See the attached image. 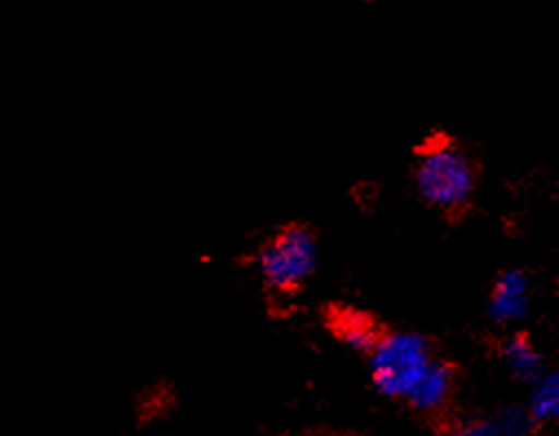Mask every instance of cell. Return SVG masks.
<instances>
[{
	"label": "cell",
	"instance_id": "cell-1",
	"mask_svg": "<svg viewBox=\"0 0 559 436\" xmlns=\"http://www.w3.org/2000/svg\"><path fill=\"white\" fill-rule=\"evenodd\" d=\"M414 189L429 209L460 213L472 204L478 191V166L455 142H431L414 164Z\"/></svg>",
	"mask_w": 559,
	"mask_h": 436
},
{
	"label": "cell",
	"instance_id": "cell-2",
	"mask_svg": "<svg viewBox=\"0 0 559 436\" xmlns=\"http://www.w3.org/2000/svg\"><path fill=\"white\" fill-rule=\"evenodd\" d=\"M433 357L431 341L420 332H381L374 347L367 353L371 386L388 399L405 401Z\"/></svg>",
	"mask_w": 559,
	"mask_h": 436
},
{
	"label": "cell",
	"instance_id": "cell-3",
	"mask_svg": "<svg viewBox=\"0 0 559 436\" xmlns=\"http://www.w3.org/2000/svg\"><path fill=\"white\" fill-rule=\"evenodd\" d=\"M263 284L282 295L297 293L319 269V239L310 226L288 224L276 231L257 252Z\"/></svg>",
	"mask_w": 559,
	"mask_h": 436
},
{
	"label": "cell",
	"instance_id": "cell-4",
	"mask_svg": "<svg viewBox=\"0 0 559 436\" xmlns=\"http://www.w3.org/2000/svg\"><path fill=\"white\" fill-rule=\"evenodd\" d=\"M533 284L526 271L507 269L502 271L489 293L487 313L498 326H515L528 319L533 310Z\"/></svg>",
	"mask_w": 559,
	"mask_h": 436
},
{
	"label": "cell",
	"instance_id": "cell-5",
	"mask_svg": "<svg viewBox=\"0 0 559 436\" xmlns=\"http://www.w3.org/2000/svg\"><path fill=\"white\" fill-rule=\"evenodd\" d=\"M455 379V368L449 362L433 357L414 390L407 394L405 403L416 412H440L453 397Z\"/></svg>",
	"mask_w": 559,
	"mask_h": 436
},
{
	"label": "cell",
	"instance_id": "cell-6",
	"mask_svg": "<svg viewBox=\"0 0 559 436\" xmlns=\"http://www.w3.org/2000/svg\"><path fill=\"white\" fill-rule=\"evenodd\" d=\"M500 360L504 362L507 370L520 381V384H535L546 370V360L539 353V347L535 345V341L524 334V332H515L511 337H507L500 345Z\"/></svg>",
	"mask_w": 559,
	"mask_h": 436
},
{
	"label": "cell",
	"instance_id": "cell-7",
	"mask_svg": "<svg viewBox=\"0 0 559 436\" xmlns=\"http://www.w3.org/2000/svg\"><path fill=\"white\" fill-rule=\"evenodd\" d=\"M332 328L334 334L349 347V351L360 355H367L383 332L369 315L349 308L336 310V315L332 317Z\"/></svg>",
	"mask_w": 559,
	"mask_h": 436
},
{
	"label": "cell",
	"instance_id": "cell-8",
	"mask_svg": "<svg viewBox=\"0 0 559 436\" xmlns=\"http://www.w3.org/2000/svg\"><path fill=\"white\" fill-rule=\"evenodd\" d=\"M528 401L524 405L526 414L535 425H546L559 416V375L557 370H546L535 384L528 386Z\"/></svg>",
	"mask_w": 559,
	"mask_h": 436
},
{
	"label": "cell",
	"instance_id": "cell-9",
	"mask_svg": "<svg viewBox=\"0 0 559 436\" xmlns=\"http://www.w3.org/2000/svg\"><path fill=\"white\" fill-rule=\"evenodd\" d=\"M483 436H535V423L520 405H507L487 419H480Z\"/></svg>",
	"mask_w": 559,
	"mask_h": 436
},
{
	"label": "cell",
	"instance_id": "cell-10",
	"mask_svg": "<svg viewBox=\"0 0 559 436\" xmlns=\"http://www.w3.org/2000/svg\"><path fill=\"white\" fill-rule=\"evenodd\" d=\"M442 436H483L480 419L478 421H469V423H460V425L447 429Z\"/></svg>",
	"mask_w": 559,
	"mask_h": 436
},
{
	"label": "cell",
	"instance_id": "cell-11",
	"mask_svg": "<svg viewBox=\"0 0 559 436\" xmlns=\"http://www.w3.org/2000/svg\"><path fill=\"white\" fill-rule=\"evenodd\" d=\"M304 436H323V434H304Z\"/></svg>",
	"mask_w": 559,
	"mask_h": 436
}]
</instances>
